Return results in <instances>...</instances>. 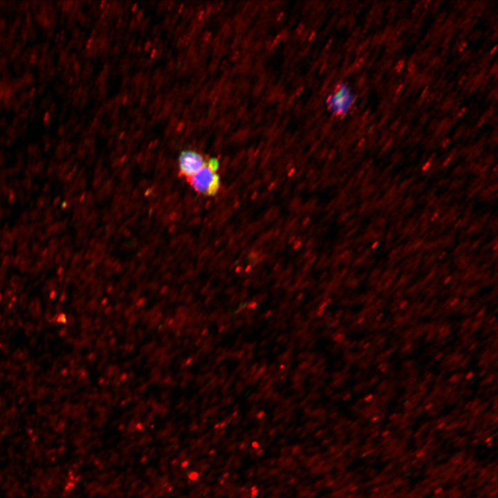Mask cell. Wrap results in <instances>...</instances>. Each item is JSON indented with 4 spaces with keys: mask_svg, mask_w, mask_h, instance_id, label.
<instances>
[{
    "mask_svg": "<svg viewBox=\"0 0 498 498\" xmlns=\"http://www.w3.org/2000/svg\"><path fill=\"white\" fill-rule=\"evenodd\" d=\"M219 161L210 158L196 174L187 179L190 185L198 193L206 196L214 195L220 187V178L216 171Z\"/></svg>",
    "mask_w": 498,
    "mask_h": 498,
    "instance_id": "6da1fadb",
    "label": "cell"
},
{
    "mask_svg": "<svg viewBox=\"0 0 498 498\" xmlns=\"http://www.w3.org/2000/svg\"><path fill=\"white\" fill-rule=\"evenodd\" d=\"M206 163L201 154L191 149L183 150L181 152L178 160L179 172L188 179L203 167Z\"/></svg>",
    "mask_w": 498,
    "mask_h": 498,
    "instance_id": "7a4b0ae2",
    "label": "cell"
},
{
    "mask_svg": "<svg viewBox=\"0 0 498 498\" xmlns=\"http://www.w3.org/2000/svg\"><path fill=\"white\" fill-rule=\"evenodd\" d=\"M354 101V96L344 84L338 86L335 93L329 98V104L338 115L345 114Z\"/></svg>",
    "mask_w": 498,
    "mask_h": 498,
    "instance_id": "3957f363",
    "label": "cell"
}]
</instances>
